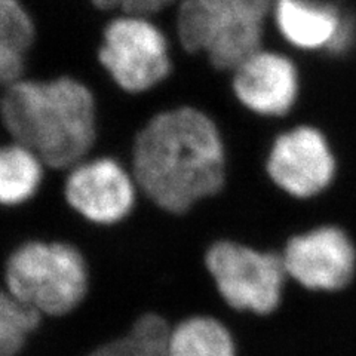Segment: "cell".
<instances>
[{
  "label": "cell",
  "instance_id": "cell-1",
  "mask_svg": "<svg viewBox=\"0 0 356 356\" xmlns=\"http://www.w3.org/2000/svg\"><path fill=\"white\" fill-rule=\"evenodd\" d=\"M131 172L154 207L188 213L226 184V146L217 124L192 106L159 111L134 138Z\"/></svg>",
  "mask_w": 356,
  "mask_h": 356
},
{
  "label": "cell",
  "instance_id": "cell-2",
  "mask_svg": "<svg viewBox=\"0 0 356 356\" xmlns=\"http://www.w3.org/2000/svg\"><path fill=\"white\" fill-rule=\"evenodd\" d=\"M0 113L10 140L35 152L52 170L69 171L88 159L97 141L94 94L69 76L3 86Z\"/></svg>",
  "mask_w": 356,
  "mask_h": 356
},
{
  "label": "cell",
  "instance_id": "cell-3",
  "mask_svg": "<svg viewBox=\"0 0 356 356\" xmlns=\"http://www.w3.org/2000/svg\"><path fill=\"white\" fill-rule=\"evenodd\" d=\"M5 291L61 319L81 309L89 293V269L70 242L31 239L10 251L5 261Z\"/></svg>",
  "mask_w": 356,
  "mask_h": 356
},
{
  "label": "cell",
  "instance_id": "cell-4",
  "mask_svg": "<svg viewBox=\"0 0 356 356\" xmlns=\"http://www.w3.org/2000/svg\"><path fill=\"white\" fill-rule=\"evenodd\" d=\"M204 263L218 297L232 310L266 318L280 309L288 277L282 254L220 239L209 245Z\"/></svg>",
  "mask_w": 356,
  "mask_h": 356
},
{
  "label": "cell",
  "instance_id": "cell-5",
  "mask_svg": "<svg viewBox=\"0 0 356 356\" xmlns=\"http://www.w3.org/2000/svg\"><path fill=\"white\" fill-rule=\"evenodd\" d=\"M98 60L122 91L141 94L171 73L165 36L143 17L111 21L104 30Z\"/></svg>",
  "mask_w": 356,
  "mask_h": 356
},
{
  "label": "cell",
  "instance_id": "cell-6",
  "mask_svg": "<svg viewBox=\"0 0 356 356\" xmlns=\"http://www.w3.org/2000/svg\"><path fill=\"white\" fill-rule=\"evenodd\" d=\"M137 191L131 170L108 156L82 161L64 180L67 205L97 226H115L127 220L136 207Z\"/></svg>",
  "mask_w": 356,
  "mask_h": 356
},
{
  "label": "cell",
  "instance_id": "cell-7",
  "mask_svg": "<svg viewBox=\"0 0 356 356\" xmlns=\"http://www.w3.org/2000/svg\"><path fill=\"white\" fill-rule=\"evenodd\" d=\"M336 161L324 134L309 125L277 136L266 158V172L286 195L307 199L330 186Z\"/></svg>",
  "mask_w": 356,
  "mask_h": 356
},
{
  "label": "cell",
  "instance_id": "cell-8",
  "mask_svg": "<svg viewBox=\"0 0 356 356\" xmlns=\"http://www.w3.org/2000/svg\"><path fill=\"white\" fill-rule=\"evenodd\" d=\"M286 275L310 291H337L355 275L356 252L349 236L334 226L289 238L282 251Z\"/></svg>",
  "mask_w": 356,
  "mask_h": 356
},
{
  "label": "cell",
  "instance_id": "cell-9",
  "mask_svg": "<svg viewBox=\"0 0 356 356\" xmlns=\"http://www.w3.org/2000/svg\"><path fill=\"white\" fill-rule=\"evenodd\" d=\"M208 35L204 52L211 65L233 72L259 52L270 0H205Z\"/></svg>",
  "mask_w": 356,
  "mask_h": 356
},
{
  "label": "cell",
  "instance_id": "cell-10",
  "mask_svg": "<svg viewBox=\"0 0 356 356\" xmlns=\"http://www.w3.org/2000/svg\"><path fill=\"white\" fill-rule=\"evenodd\" d=\"M298 72L293 61L276 52L259 51L232 72V91L251 113L282 118L298 97Z\"/></svg>",
  "mask_w": 356,
  "mask_h": 356
},
{
  "label": "cell",
  "instance_id": "cell-11",
  "mask_svg": "<svg viewBox=\"0 0 356 356\" xmlns=\"http://www.w3.org/2000/svg\"><path fill=\"white\" fill-rule=\"evenodd\" d=\"M276 22L282 36L297 48H331L343 27L344 18L336 9L312 0H280Z\"/></svg>",
  "mask_w": 356,
  "mask_h": 356
},
{
  "label": "cell",
  "instance_id": "cell-12",
  "mask_svg": "<svg viewBox=\"0 0 356 356\" xmlns=\"http://www.w3.org/2000/svg\"><path fill=\"white\" fill-rule=\"evenodd\" d=\"M168 356H239L238 339L221 319L193 314L172 324Z\"/></svg>",
  "mask_w": 356,
  "mask_h": 356
},
{
  "label": "cell",
  "instance_id": "cell-13",
  "mask_svg": "<svg viewBox=\"0 0 356 356\" xmlns=\"http://www.w3.org/2000/svg\"><path fill=\"white\" fill-rule=\"evenodd\" d=\"M172 322L154 310L141 312L125 331L99 343L83 356H168Z\"/></svg>",
  "mask_w": 356,
  "mask_h": 356
},
{
  "label": "cell",
  "instance_id": "cell-14",
  "mask_svg": "<svg viewBox=\"0 0 356 356\" xmlns=\"http://www.w3.org/2000/svg\"><path fill=\"white\" fill-rule=\"evenodd\" d=\"M35 40V26L17 0H0V81L24 79L26 57Z\"/></svg>",
  "mask_w": 356,
  "mask_h": 356
},
{
  "label": "cell",
  "instance_id": "cell-15",
  "mask_svg": "<svg viewBox=\"0 0 356 356\" xmlns=\"http://www.w3.org/2000/svg\"><path fill=\"white\" fill-rule=\"evenodd\" d=\"M44 163L39 156L15 141L5 144L0 152V200L14 208L35 196L43 180Z\"/></svg>",
  "mask_w": 356,
  "mask_h": 356
},
{
  "label": "cell",
  "instance_id": "cell-16",
  "mask_svg": "<svg viewBox=\"0 0 356 356\" xmlns=\"http://www.w3.org/2000/svg\"><path fill=\"white\" fill-rule=\"evenodd\" d=\"M43 319L38 309L3 289L0 294V356H24Z\"/></svg>",
  "mask_w": 356,
  "mask_h": 356
},
{
  "label": "cell",
  "instance_id": "cell-17",
  "mask_svg": "<svg viewBox=\"0 0 356 356\" xmlns=\"http://www.w3.org/2000/svg\"><path fill=\"white\" fill-rule=\"evenodd\" d=\"M172 0H94V3L102 9H113L120 6L129 15L143 17L153 13H159Z\"/></svg>",
  "mask_w": 356,
  "mask_h": 356
}]
</instances>
